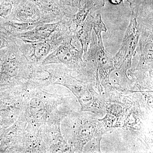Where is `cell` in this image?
Returning <instances> with one entry per match:
<instances>
[{
	"label": "cell",
	"instance_id": "cell-5",
	"mask_svg": "<svg viewBox=\"0 0 153 153\" xmlns=\"http://www.w3.org/2000/svg\"><path fill=\"white\" fill-rule=\"evenodd\" d=\"M113 4H118L121 2L122 0H110Z\"/></svg>",
	"mask_w": 153,
	"mask_h": 153
},
{
	"label": "cell",
	"instance_id": "cell-4",
	"mask_svg": "<svg viewBox=\"0 0 153 153\" xmlns=\"http://www.w3.org/2000/svg\"><path fill=\"white\" fill-rule=\"evenodd\" d=\"M27 26L26 24H14V27L17 29H22V28L26 27Z\"/></svg>",
	"mask_w": 153,
	"mask_h": 153
},
{
	"label": "cell",
	"instance_id": "cell-2",
	"mask_svg": "<svg viewBox=\"0 0 153 153\" xmlns=\"http://www.w3.org/2000/svg\"><path fill=\"white\" fill-rule=\"evenodd\" d=\"M55 25H45L38 26L36 29V33L41 38H48L55 31Z\"/></svg>",
	"mask_w": 153,
	"mask_h": 153
},
{
	"label": "cell",
	"instance_id": "cell-1",
	"mask_svg": "<svg viewBox=\"0 0 153 153\" xmlns=\"http://www.w3.org/2000/svg\"><path fill=\"white\" fill-rule=\"evenodd\" d=\"M94 18V17L90 14L88 15L84 21L82 27L76 33V38L80 42L82 49L85 52L87 51L90 43L91 33L93 27Z\"/></svg>",
	"mask_w": 153,
	"mask_h": 153
},
{
	"label": "cell",
	"instance_id": "cell-3",
	"mask_svg": "<svg viewBox=\"0 0 153 153\" xmlns=\"http://www.w3.org/2000/svg\"><path fill=\"white\" fill-rule=\"evenodd\" d=\"M50 49V45L47 43H38L35 45V55L37 58H41L47 55Z\"/></svg>",
	"mask_w": 153,
	"mask_h": 153
}]
</instances>
